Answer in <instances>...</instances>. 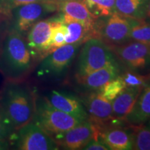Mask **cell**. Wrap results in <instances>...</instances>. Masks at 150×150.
I'll return each mask as SVG.
<instances>
[{
    "label": "cell",
    "mask_w": 150,
    "mask_h": 150,
    "mask_svg": "<svg viewBox=\"0 0 150 150\" xmlns=\"http://www.w3.org/2000/svg\"><path fill=\"white\" fill-rule=\"evenodd\" d=\"M32 55L21 33L17 30L11 31L3 41L0 72L9 79H20L31 69Z\"/></svg>",
    "instance_id": "6da1fadb"
},
{
    "label": "cell",
    "mask_w": 150,
    "mask_h": 150,
    "mask_svg": "<svg viewBox=\"0 0 150 150\" xmlns=\"http://www.w3.org/2000/svg\"><path fill=\"white\" fill-rule=\"evenodd\" d=\"M35 104L27 88L17 83L6 86L0 99V109L14 131L34 118Z\"/></svg>",
    "instance_id": "7a4b0ae2"
},
{
    "label": "cell",
    "mask_w": 150,
    "mask_h": 150,
    "mask_svg": "<svg viewBox=\"0 0 150 150\" xmlns=\"http://www.w3.org/2000/svg\"><path fill=\"white\" fill-rule=\"evenodd\" d=\"M115 63V55L109 47L99 38H91L81 50L75 76H84Z\"/></svg>",
    "instance_id": "3957f363"
},
{
    "label": "cell",
    "mask_w": 150,
    "mask_h": 150,
    "mask_svg": "<svg viewBox=\"0 0 150 150\" xmlns=\"http://www.w3.org/2000/svg\"><path fill=\"white\" fill-rule=\"evenodd\" d=\"M35 104V122L50 136H55L63 134L83 122L74 116L54 108L46 98L39 100Z\"/></svg>",
    "instance_id": "277c9868"
},
{
    "label": "cell",
    "mask_w": 150,
    "mask_h": 150,
    "mask_svg": "<svg viewBox=\"0 0 150 150\" xmlns=\"http://www.w3.org/2000/svg\"><path fill=\"white\" fill-rule=\"evenodd\" d=\"M108 47L114 55L117 56L129 71L142 74L150 70L149 45L130 40L122 45Z\"/></svg>",
    "instance_id": "5b68a950"
},
{
    "label": "cell",
    "mask_w": 150,
    "mask_h": 150,
    "mask_svg": "<svg viewBox=\"0 0 150 150\" xmlns=\"http://www.w3.org/2000/svg\"><path fill=\"white\" fill-rule=\"evenodd\" d=\"M11 138L16 143L17 149L21 150H54L59 145L47 131L38 124L30 122L18 129Z\"/></svg>",
    "instance_id": "8992f818"
},
{
    "label": "cell",
    "mask_w": 150,
    "mask_h": 150,
    "mask_svg": "<svg viewBox=\"0 0 150 150\" xmlns=\"http://www.w3.org/2000/svg\"><path fill=\"white\" fill-rule=\"evenodd\" d=\"M81 43L65 44L48 54L38 68V76H61L72 64Z\"/></svg>",
    "instance_id": "52a82bcc"
},
{
    "label": "cell",
    "mask_w": 150,
    "mask_h": 150,
    "mask_svg": "<svg viewBox=\"0 0 150 150\" xmlns=\"http://www.w3.org/2000/svg\"><path fill=\"white\" fill-rule=\"evenodd\" d=\"M106 21L96 23L97 37L108 46L118 45L130 41L131 19L113 13Z\"/></svg>",
    "instance_id": "ba28073f"
},
{
    "label": "cell",
    "mask_w": 150,
    "mask_h": 150,
    "mask_svg": "<svg viewBox=\"0 0 150 150\" xmlns=\"http://www.w3.org/2000/svg\"><path fill=\"white\" fill-rule=\"evenodd\" d=\"M59 1L49 0L27 4L14 8L13 17L17 31H27L35 22L59 10Z\"/></svg>",
    "instance_id": "9c48e42d"
},
{
    "label": "cell",
    "mask_w": 150,
    "mask_h": 150,
    "mask_svg": "<svg viewBox=\"0 0 150 150\" xmlns=\"http://www.w3.org/2000/svg\"><path fill=\"white\" fill-rule=\"evenodd\" d=\"M100 130L91 121H83L63 134L54 136L58 145L65 149H82L93 138H99Z\"/></svg>",
    "instance_id": "30bf717a"
},
{
    "label": "cell",
    "mask_w": 150,
    "mask_h": 150,
    "mask_svg": "<svg viewBox=\"0 0 150 150\" xmlns=\"http://www.w3.org/2000/svg\"><path fill=\"white\" fill-rule=\"evenodd\" d=\"M84 97L83 104L90 121L101 131L113 121L111 102L102 95L99 91H94Z\"/></svg>",
    "instance_id": "8fae6325"
},
{
    "label": "cell",
    "mask_w": 150,
    "mask_h": 150,
    "mask_svg": "<svg viewBox=\"0 0 150 150\" xmlns=\"http://www.w3.org/2000/svg\"><path fill=\"white\" fill-rule=\"evenodd\" d=\"M54 22V20L50 19L39 20L31 27L27 37V44L31 52L47 55L49 54Z\"/></svg>",
    "instance_id": "7c38bea8"
},
{
    "label": "cell",
    "mask_w": 150,
    "mask_h": 150,
    "mask_svg": "<svg viewBox=\"0 0 150 150\" xmlns=\"http://www.w3.org/2000/svg\"><path fill=\"white\" fill-rule=\"evenodd\" d=\"M45 98L52 106L57 109L83 121L88 120V115L84 106L79 99L72 95L53 91Z\"/></svg>",
    "instance_id": "4fadbf2b"
},
{
    "label": "cell",
    "mask_w": 150,
    "mask_h": 150,
    "mask_svg": "<svg viewBox=\"0 0 150 150\" xmlns=\"http://www.w3.org/2000/svg\"><path fill=\"white\" fill-rule=\"evenodd\" d=\"M120 69L117 63H112L89 74L81 76H75L76 81L83 88L89 91H97L108 82L117 77Z\"/></svg>",
    "instance_id": "5bb4252c"
},
{
    "label": "cell",
    "mask_w": 150,
    "mask_h": 150,
    "mask_svg": "<svg viewBox=\"0 0 150 150\" xmlns=\"http://www.w3.org/2000/svg\"><path fill=\"white\" fill-rule=\"evenodd\" d=\"M142 88V87H126L111 101L113 120L125 121L134 107Z\"/></svg>",
    "instance_id": "9a60e30c"
},
{
    "label": "cell",
    "mask_w": 150,
    "mask_h": 150,
    "mask_svg": "<svg viewBox=\"0 0 150 150\" xmlns=\"http://www.w3.org/2000/svg\"><path fill=\"white\" fill-rule=\"evenodd\" d=\"M120 127H106L100 132L99 137L111 150L133 149V132Z\"/></svg>",
    "instance_id": "2e32d148"
},
{
    "label": "cell",
    "mask_w": 150,
    "mask_h": 150,
    "mask_svg": "<svg viewBox=\"0 0 150 150\" xmlns=\"http://www.w3.org/2000/svg\"><path fill=\"white\" fill-rule=\"evenodd\" d=\"M150 119V82L140 92L131 111L125 121L130 126L144 125Z\"/></svg>",
    "instance_id": "e0dca14e"
},
{
    "label": "cell",
    "mask_w": 150,
    "mask_h": 150,
    "mask_svg": "<svg viewBox=\"0 0 150 150\" xmlns=\"http://www.w3.org/2000/svg\"><path fill=\"white\" fill-rule=\"evenodd\" d=\"M59 9L62 16L91 26L96 27L97 19L90 12L83 0H61L59 2Z\"/></svg>",
    "instance_id": "ac0fdd59"
},
{
    "label": "cell",
    "mask_w": 150,
    "mask_h": 150,
    "mask_svg": "<svg viewBox=\"0 0 150 150\" xmlns=\"http://www.w3.org/2000/svg\"><path fill=\"white\" fill-rule=\"evenodd\" d=\"M61 18L67 28L65 44L77 42L82 44L91 38H98L96 27H91L83 22L66 16H62Z\"/></svg>",
    "instance_id": "d6986e66"
},
{
    "label": "cell",
    "mask_w": 150,
    "mask_h": 150,
    "mask_svg": "<svg viewBox=\"0 0 150 150\" xmlns=\"http://www.w3.org/2000/svg\"><path fill=\"white\" fill-rule=\"evenodd\" d=\"M148 0H115V11L128 18L145 19V6Z\"/></svg>",
    "instance_id": "ffe728a7"
},
{
    "label": "cell",
    "mask_w": 150,
    "mask_h": 150,
    "mask_svg": "<svg viewBox=\"0 0 150 150\" xmlns=\"http://www.w3.org/2000/svg\"><path fill=\"white\" fill-rule=\"evenodd\" d=\"M131 19L130 40L150 45V23L145 19Z\"/></svg>",
    "instance_id": "44dd1931"
},
{
    "label": "cell",
    "mask_w": 150,
    "mask_h": 150,
    "mask_svg": "<svg viewBox=\"0 0 150 150\" xmlns=\"http://www.w3.org/2000/svg\"><path fill=\"white\" fill-rule=\"evenodd\" d=\"M90 12L96 18L107 17L115 12V0H83Z\"/></svg>",
    "instance_id": "7402d4cb"
},
{
    "label": "cell",
    "mask_w": 150,
    "mask_h": 150,
    "mask_svg": "<svg viewBox=\"0 0 150 150\" xmlns=\"http://www.w3.org/2000/svg\"><path fill=\"white\" fill-rule=\"evenodd\" d=\"M67 34V28L61 17L54 20L52 29L51 38L50 43L49 54L51 53L56 49L65 45V36Z\"/></svg>",
    "instance_id": "603a6c76"
},
{
    "label": "cell",
    "mask_w": 150,
    "mask_h": 150,
    "mask_svg": "<svg viewBox=\"0 0 150 150\" xmlns=\"http://www.w3.org/2000/svg\"><path fill=\"white\" fill-rule=\"evenodd\" d=\"M133 132V149L150 150V129L145 126H131Z\"/></svg>",
    "instance_id": "cb8c5ba5"
},
{
    "label": "cell",
    "mask_w": 150,
    "mask_h": 150,
    "mask_svg": "<svg viewBox=\"0 0 150 150\" xmlns=\"http://www.w3.org/2000/svg\"><path fill=\"white\" fill-rule=\"evenodd\" d=\"M126 84L122 77L121 76H117L114 79L105 84L102 88L99 89L98 91L102 94L103 96L111 102L123 90L126 88Z\"/></svg>",
    "instance_id": "d4e9b609"
},
{
    "label": "cell",
    "mask_w": 150,
    "mask_h": 150,
    "mask_svg": "<svg viewBox=\"0 0 150 150\" xmlns=\"http://www.w3.org/2000/svg\"><path fill=\"white\" fill-rule=\"evenodd\" d=\"M121 76L122 77L127 87L144 88L150 82V73L142 74L129 70Z\"/></svg>",
    "instance_id": "484cf974"
},
{
    "label": "cell",
    "mask_w": 150,
    "mask_h": 150,
    "mask_svg": "<svg viewBox=\"0 0 150 150\" xmlns=\"http://www.w3.org/2000/svg\"><path fill=\"white\" fill-rule=\"evenodd\" d=\"M14 129L6 119L4 114L0 109V140H6L11 138L13 135Z\"/></svg>",
    "instance_id": "4316f807"
},
{
    "label": "cell",
    "mask_w": 150,
    "mask_h": 150,
    "mask_svg": "<svg viewBox=\"0 0 150 150\" xmlns=\"http://www.w3.org/2000/svg\"><path fill=\"white\" fill-rule=\"evenodd\" d=\"M44 1H49V0H2L1 7L4 12H6L10 11L11 8H16L19 6Z\"/></svg>",
    "instance_id": "83f0119b"
},
{
    "label": "cell",
    "mask_w": 150,
    "mask_h": 150,
    "mask_svg": "<svg viewBox=\"0 0 150 150\" xmlns=\"http://www.w3.org/2000/svg\"><path fill=\"white\" fill-rule=\"evenodd\" d=\"M82 149L85 150H109L106 144L103 142L100 137L93 138Z\"/></svg>",
    "instance_id": "f1b7e54d"
},
{
    "label": "cell",
    "mask_w": 150,
    "mask_h": 150,
    "mask_svg": "<svg viewBox=\"0 0 150 150\" xmlns=\"http://www.w3.org/2000/svg\"><path fill=\"white\" fill-rule=\"evenodd\" d=\"M147 18L150 20V0H148L145 6V18Z\"/></svg>",
    "instance_id": "f546056e"
},
{
    "label": "cell",
    "mask_w": 150,
    "mask_h": 150,
    "mask_svg": "<svg viewBox=\"0 0 150 150\" xmlns=\"http://www.w3.org/2000/svg\"><path fill=\"white\" fill-rule=\"evenodd\" d=\"M8 149V144L6 140H0V150Z\"/></svg>",
    "instance_id": "4dcf8cb0"
},
{
    "label": "cell",
    "mask_w": 150,
    "mask_h": 150,
    "mask_svg": "<svg viewBox=\"0 0 150 150\" xmlns=\"http://www.w3.org/2000/svg\"><path fill=\"white\" fill-rule=\"evenodd\" d=\"M145 127L149 129H150V119L147 122H146V126Z\"/></svg>",
    "instance_id": "1f68e13d"
},
{
    "label": "cell",
    "mask_w": 150,
    "mask_h": 150,
    "mask_svg": "<svg viewBox=\"0 0 150 150\" xmlns=\"http://www.w3.org/2000/svg\"><path fill=\"white\" fill-rule=\"evenodd\" d=\"M54 1H61V0H54Z\"/></svg>",
    "instance_id": "d6a6232c"
}]
</instances>
